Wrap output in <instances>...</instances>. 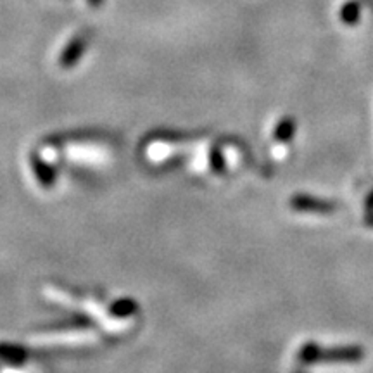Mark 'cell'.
I'll return each mask as SVG.
<instances>
[{
    "mask_svg": "<svg viewBox=\"0 0 373 373\" xmlns=\"http://www.w3.org/2000/svg\"><path fill=\"white\" fill-rule=\"evenodd\" d=\"M364 351L360 346H344L334 349H322L316 344H306L301 347L299 361L304 364L313 363H360Z\"/></svg>",
    "mask_w": 373,
    "mask_h": 373,
    "instance_id": "6da1fadb",
    "label": "cell"
},
{
    "mask_svg": "<svg viewBox=\"0 0 373 373\" xmlns=\"http://www.w3.org/2000/svg\"><path fill=\"white\" fill-rule=\"evenodd\" d=\"M292 207L296 211H304V212H330L334 211V206L327 200L310 198V195H296L291 200Z\"/></svg>",
    "mask_w": 373,
    "mask_h": 373,
    "instance_id": "7a4b0ae2",
    "label": "cell"
},
{
    "mask_svg": "<svg viewBox=\"0 0 373 373\" xmlns=\"http://www.w3.org/2000/svg\"><path fill=\"white\" fill-rule=\"evenodd\" d=\"M0 360L7 361V363H11V364H16V367H19V364L25 363L26 351L21 347L0 344Z\"/></svg>",
    "mask_w": 373,
    "mask_h": 373,
    "instance_id": "3957f363",
    "label": "cell"
},
{
    "mask_svg": "<svg viewBox=\"0 0 373 373\" xmlns=\"http://www.w3.org/2000/svg\"><path fill=\"white\" fill-rule=\"evenodd\" d=\"M360 13H361L360 2L351 0V2L344 4L342 9H340V19H342V23H346V25L352 26L360 21Z\"/></svg>",
    "mask_w": 373,
    "mask_h": 373,
    "instance_id": "277c9868",
    "label": "cell"
},
{
    "mask_svg": "<svg viewBox=\"0 0 373 373\" xmlns=\"http://www.w3.org/2000/svg\"><path fill=\"white\" fill-rule=\"evenodd\" d=\"M294 130H296L294 119H288V118L283 119V121L276 126L275 139L280 140V142H288V140L292 139V135H294Z\"/></svg>",
    "mask_w": 373,
    "mask_h": 373,
    "instance_id": "5b68a950",
    "label": "cell"
},
{
    "mask_svg": "<svg viewBox=\"0 0 373 373\" xmlns=\"http://www.w3.org/2000/svg\"><path fill=\"white\" fill-rule=\"evenodd\" d=\"M134 311H135V306L131 301H118V303L111 308V313L116 316V318H123V316H128Z\"/></svg>",
    "mask_w": 373,
    "mask_h": 373,
    "instance_id": "8992f818",
    "label": "cell"
}]
</instances>
